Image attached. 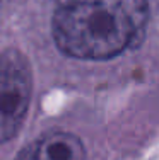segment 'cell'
<instances>
[{
	"mask_svg": "<svg viewBox=\"0 0 159 160\" xmlns=\"http://www.w3.org/2000/svg\"><path fill=\"white\" fill-rule=\"evenodd\" d=\"M147 0H96L56 5L51 34L63 55L77 60H109L142 41Z\"/></svg>",
	"mask_w": 159,
	"mask_h": 160,
	"instance_id": "cell-1",
	"label": "cell"
},
{
	"mask_svg": "<svg viewBox=\"0 0 159 160\" xmlns=\"http://www.w3.org/2000/svg\"><path fill=\"white\" fill-rule=\"evenodd\" d=\"M33 97L31 63L19 49L0 53V145L21 131Z\"/></svg>",
	"mask_w": 159,
	"mask_h": 160,
	"instance_id": "cell-2",
	"label": "cell"
},
{
	"mask_svg": "<svg viewBox=\"0 0 159 160\" xmlns=\"http://www.w3.org/2000/svg\"><path fill=\"white\" fill-rule=\"evenodd\" d=\"M86 147L77 135L51 131L26 145L14 160H84Z\"/></svg>",
	"mask_w": 159,
	"mask_h": 160,
	"instance_id": "cell-3",
	"label": "cell"
},
{
	"mask_svg": "<svg viewBox=\"0 0 159 160\" xmlns=\"http://www.w3.org/2000/svg\"><path fill=\"white\" fill-rule=\"evenodd\" d=\"M81 2H96V0H56V5H69V3H81Z\"/></svg>",
	"mask_w": 159,
	"mask_h": 160,
	"instance_id": "cell-4",
	"label": "cell"
}]
</instances>
